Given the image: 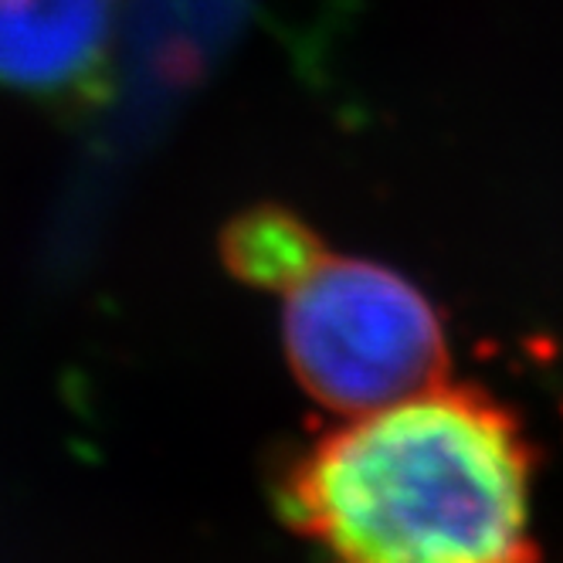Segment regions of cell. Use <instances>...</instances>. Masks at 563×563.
I'll use <instances>...</instances> for the list:
<instances>
[{
	"label": "cell",
	"mask_w": 563,
	"mask_h": 563,
	"mask_svg": "<svg viewBox=\"0 0 563 563\" xmlns=\"http://www.w3.org/2000/svg\"><path fill=\"white\" fill-rule=\"evenodd\" d=\"M218 249L238 282L282 296L333 255L309 221L282 205H255L234 214L221 231Z\"/></svg>",
	"instance_id": "cell-4"
},
{
	"label": "cell",
	"mask_w": 563,
	"mask_h": 563,
	"mask_svg": "<svg viewBox=\"0 0 563 563\" xmlns=\"http://www.w3.org/2000/svg\"><path fill=\"white\" fill-rule=\"evenodd\" d=\"M115 0L0 4V82L27 96L78 92L102 68Z\"/></svg>",
	"instance_id": "cell-3"
},
{
	"label": "cell",
	"mask_w": 563,
	"mask_h": 563,
	"mask_svg": "<svg viewBox=\"0 0 563 563\" xmlns=\"http://www.w3.org/2000/svg\"><path fill=\"white\" fill-rule=\"evenodd\" d=\"M530 482L519 418L441 380L316 438L278 506L333 563H537Z\"/></svg>",
	"instance_id": "cell-1"
},
{
	"label": "cell",
	"mask_w": 563,
	"mask_h": 563,
	"mask_svg": "<svg viewBox=\"0 0 563 563\" xmlns=\"http://www.w3.org/2000/svg\"><path fill=\"white\" fill-rule=\"evenodd\" d=\"M0 4H11V0H0Z\"/></svg>",
	"instance_id": "cell-5"
},
{
	"label": "cell",
	"mask_w": 563,
	"mask_h": 563,
	"mask_svg": "<svg viewBox=\"0 0 563 563\" xmlns=\"http://www.w3.org/2000/svg\"><path fill=\"white\" fill-rule=\"evenodd\" d=\"M282 343L302 390L367 415L445 380L449 340L431 299L400 272L330 255L286 292Z\"/></svg>",
	"instance_id": "cell-2"
}]
</instances>
